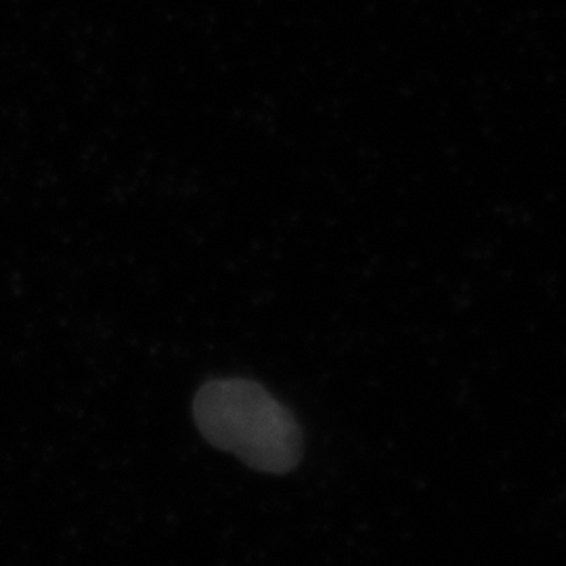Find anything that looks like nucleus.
<instances>
[{
  "instance_id": "1",
  "label": "nucleus",
  "mask_w": 566,
  "mask_h": 566,
  "mask_svg": "<svg viewBox=\"0 0 566 566\" xmlns=\"http://www.w3.org/2000/svg\"><path fill=\"white\" fill-rule=\"evenodd\" d=\"M203 439L264 474H290L303 462V428L290 407L243 378L210 380L193 399Z\"/></svg>"
}]
</instances>
